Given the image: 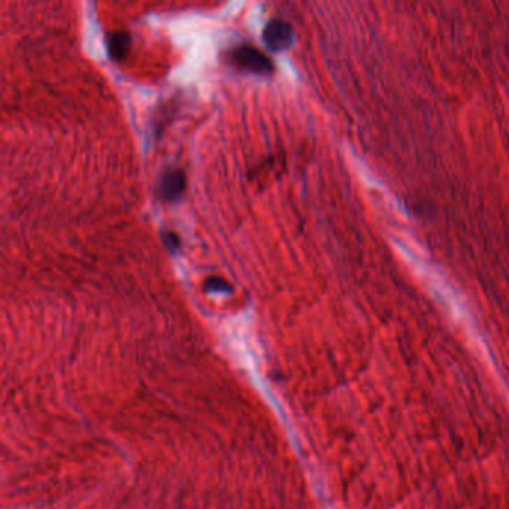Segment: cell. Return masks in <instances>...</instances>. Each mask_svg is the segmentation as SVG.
I'll use <instances>...</instances> for the list:
<instances>
[{
	"label": "cell",
	"instance_id": "cell-1",
	"mask_svg": "<svg viewBox=\"0 0 509 509\" xmlns=\"http://www.w3.org/2000/svg\"><path fill=\"white\" fill-rule=\"evenodd\" d=\"M230 60L239 69L250 71L252 73H271L273 71V63L266 54L259 48L251 45L236 47L230 54Z\"/></svg>",
	"mask_w": 509,
	"mask_h": 509
},
{
	"label": "cell",
	"instance_id": "cell-2",
	"mask_svg": "<svg viewBox=\"0 0 509 509\" xmlns=\"http://www.w3.org/2000/svg\"><path fill=\"white\" fill-rule=\"evenodd\" d=\"M294 41V30L290 23L273 18L263 29V42L272 51H282L289 48Z\"/></svg>",
	"mask_w": 509,
	"mask_h": 509
},
{
	"label": "cell",
	"instance_id": "cell-3",
	"mask_svg": "<svg viewBox=\"0 0 509 509\" xmlns=\"http://www.w3.org/2000/svg\"><path fill=\"white\" fill-rule=\"evenodd\" d=\"M185 188V173L181 169L166 171L159 181V194L166 202H175Z\"/></svg>",
	"mask_w": 509,
	"mask_h": 509
},
{
	"label": "cell",
	"instance_id": "cell-4",
	"mask_svg": "<svg viewBox=\"0 0 509 509\" xmlns=\"http://www.w3.org/2000/svg\"><path fill=\"white\" fill-rule=\"evenodd\" d=\"M106 45L109 57L113 60L121 62L127 57L131 45V36L124 30H115L106 35Z\"/></svg>",
	"mask_w": 509,
	"mask_h": 509
},
{
	"label": "cell",
	"instance_id": "cell-5",
	"mask_svg": "<svg viewBox=\"0 0 509 509\" xmlns=\"http://www.w3.org/2000/svg\"><path fill=\"white\" fill-rule=\"evenodd\" d=\"M205 290L206 292H223V293H231V285L220 276H213V278H208L205 281Z\"/></svg>",
	"mask_w": 509,
	"mask_h": 509
},
{
	"label": "cell",
	"instance_id": "cell-6",
	"mask_svg": "<svg viewBox=\"0 0 509 509\" xmlns=\"http://www.w3.org/2000/svg\"><path fill=\"white\" fill-rule=\"evenodd\" d=\"M162 241H163V245L168 248V251H171V252H176L181 248V241H180L178 235L173 234V231H171V230H164L163 231Z\"/></svg>",
	"mask_w": 509,
	"mask_h": 509
}]
</instances>
